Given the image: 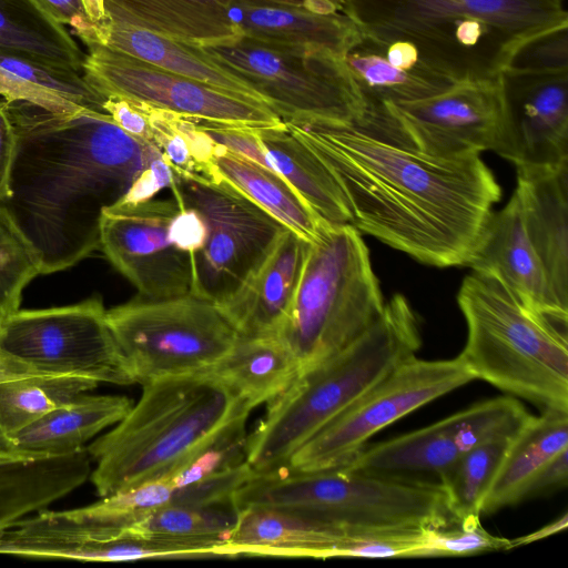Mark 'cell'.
<instances>
[{
  "label": "cell",
  "mask_w": 568,
  "mask_h": 568,
  "mask_svg": "<svg viewBox=\"0 0 568 568\" xmlns=\"http://www.w3.org/2000/svg\"><path fill=\"white\" fill-rule=\"evenodd\" d=\"M283 121L331 171L359 232L428 265H467L501 197L480 154L432 156L363 122Z\"/></svg>",
  "instance_id": "obj_1"
},
{
  "label": "cell",
  "mask_w": 568,
  "mask_h": 568,
  "mask_svg": "<svg viewBox=\"0 0 568 568\" xmlns=\"http://www.w3.org/2000/svg\"><path fill=\"white\" fill-rule=\"evenodd\" d=\"M8 109L16 151L0 205L34 250L41 274L67 270L100 248L102 212L162 154L104 112L60 114L23 102Z\"/></svg>",
  "instance_id": "obj_2"
},
{
  "label": "cell",
  "mask_w": 568,
  "mask_h": 568,
  "mask_svg": "<svg viewBox=\"0 0 568 568\" xmlns=\"http://www.w3.org/2000/svg\"><path fill=\"white\" fill-rule=\"evenodd\" d=\"M362 34L399 40L453 82L501 77L532 38L568 26L564 0H346Z\"/></svg>",
  "instance_id": "obj_3"
},
{
  "label": "cell",
  "mask_w": 568,
  "mask_h": 568,
  "mask_svg": "<svg viewBox=\"0 0 568 568\" xmlns=\"http://www.w3.org/2000/svg\"><path fill=\"white\" fill-rule=\"evenodd\" d=\"M252 409L204 373L148 382L126 415L87 447L95 462L90 479L102 498L170 477Z\"/></svg>",
  "instance_id": "obj_4"
},
{
  "label": "cell",
  "mask_w": 568,
  "mask_h": 568,
  "mask_svg": "<svg viewBox=\"0 0 568 568\" xmlns=\"http://www.w3.org/2000/svg\"><path fill=\"white\" fill-rule=\"evenodd\" d=\"M422 345L420 322L408 300L395 294L374 323L347 347L306 369L267 403L246 437L245 460L255 473L286 465L333 418Z\"/></svg>",
  "instance_id": "obj_5"
},
{
  "label": "cell",
  "mask_w": 568,
  "mask_h": 568,
  "mask_svg": "<svg viewBox=\"0 0 568 568\" xmlns=\"http://www.w3.org/2000/svg\"><path fill=\"white\" fill-rule=\"evenodd\" d=\"M457 303L467 326L458 357L476 379L541 410L568 412V320L527 308L496 278L475 272Z\"/></svg>",
  "instance_id": "obj_6"
},
{
  "label": "cell",
  "mask_w": 568,
  "mask_h": 568,
  "mask_svg": "<svg viewBox=\"0 0 568 568\" xmlns=\"http://www.w3.org/2000/svg\"><path fill=\"white\" fill-rule=\"evenodd\" d=\"M232 504L236 510L263 506L296 511L351 531L437 529L454 521L439 483L343 467L253 471Z\"/></svg>",
  "instance_id": "obj_7"
},
{
  "label": "cell",
  "mask_w": 568,
  "mask_h": 568,
  "mask_svg": "<svg viewBox=\"0 0 568 568\" xmlns=\"http://www.w3.org/2000/svg\"><path fill=\"white\" fill-rule=\"evenodd\" d=\"M384 305L361 232L352 224L324 222L308 243L278 336L294 355L301 374L352 344Z\"/></svg>",
  "instance_id": "obj_8"
},
{
  "label": "cell",
  "mask_w": 568,
  "mask_h": 568,
  "mask_svg": "<svg viewBox=\"0 0 568 568\" xmlns=\"http://www.w3.org/2000/svg\"><path fill=\"white\" fill-rule=\"evenodd\" d=\"M106 321L141 385L204 373L240 336L220 305L192 293L159 300L140 296L106 310Z\"/></svg>",
  "instance_id": "obj_9"
},
{
  "label": "cell",
  "mask_w": 568,
  "mask_h": 568,
  "mask_svg": "<svg viewBox=\"0 0 568 568\" xmlns=\"http://www.w3.org/2000/svg\"><path fill=\"white\" fill-rule=\"evenodd\" d=\"M247 82L282 120L361 121L364 102L343 58L247 37L196 47Z\"/></svg>",
  "instance_id": "obj_10"
},
{
  "label": "cell",
  "mask_w": 568,
  "mask_h": 568,
  "mask_svg": "<svg viewBox=\"0 0 568 568\" xmlns=\"http://www.w3.org/2000/svg\"><path fill=\"white\" fill-rule=\"evenodd\" d=\"M170 189L178 205L196 211L206 226L204 245L192 256L191 293L221 306L286 227L223 179L172 170Z\"/></svg>",
  "instance_id": "obj_11"
},
{
  "label": "cell",
  "mask_w": 568,
  "mask_h": 568,
  "mask_svg": "<svg viewBox=\"0 0 568 568\" xmlns=\"http://www.w3.org/2000/svg\"><path fill=\"white\" fill-rule=\"evenodd\" d=\"M0 352L42 375L97 383L135 381L106 321L102 298L41 310H18L0 327Z\"/></svg>",
  "instance_id": "obj_12"
},
{
  "label": "cell",
  "mask_w": 568,
  "mask_h": 568,
  "mask_svg": "<svg viewBox=\"0 0 568 568\" xmlns=\"http://www.w3.org/2000/svg\"><path fill=\"white\" fill-rule=\"evenodd\" d=\"M475 379L458 356L426 361L415 355L327 423L284 466L296 470L344 466L379 430Z\"/></svg>",
  "instance_id": "obj_13"
},
{
  "label": "cell",
  "mask_w": 568,
  "mask_h": 568,
  "mask_svg": "<svg viewBox=\"0 0 568 568\" xmlns=\"http://www.w3.org/2000/svg\"><path fill=\"white\" fill-rule=\"evenodd\" d=\"M378 126L438 158L496 151L504 121L501 77L459 81L426 99L375 109Z\"/></svg>",
  "instance_id": "obj_14"
},
{
  "label": "cell",
  "mask_w": 568,
  "mask_h": 568,
  "mask_svg": "<svg viewBox=\"0 0 568 568\" xmlns=\"http://www.w3.org/2000/svg\"><path fill=\"white\" fill-rule=\"evenodd\" d=\"M82 74L103 97L118 95L192 119L250 128L274 126L283 122L265 104L101 44L89 48Z\"/></svg>",
  "instance_id": "obj_15"
},
{
  "label": "cell",
  "mask_w": 568,
  "mask_h": 568,
  "mask_svg": "<svg viewBox=\"0 0 568 568\" xmlns=\"http://www.w3.org/2000/svg\"><path fill=\"white\" fill-rule=\"evenodd\" d=\"M530 416L514 397L487 399L429 426L365 446L341 467L388 476L416 471L438 474L471 448L497 437L515 435Z\"/></svg>",
  "instance_id": "obj_16"
},
{
  "label": "cell",
  "mask_w": 568,
  "mask_h": 568,
  "mask_svg": "<svg viewBox=\"0 0 568 568\" xmlns=\"http://www.w3.org/2000/svg\"><path fill=\"white\" fill-rule=\"evenodd\" d=\"M174 199L115 204L102 212L100 250L144 298L190 294L192 256L174 246L170 223L178 212Z\"/></svg>",
  "instance_id": "obj_17"
},
{
  "label": "cell",
  "mask_w": 568,
  "mask_h": 568,
  "mask_svg": "<svg viewBox=\"0 0 568 568\" xmlns=\"http://www.w3.org/2000/svg\"><path fill=\"white\" fill-rule=\"evenodd\" d=\"M504 121L496 153L516 171L568 165V72L501 74Z\"/></svg>",
  "instance_id": "obj_18"
},
{
  "label": "cell",
  "mask_w": 568,
  "mask_h": 568,
  "mask_svg": "<svg viewBox=\"0 0 568 568\" xmlns=\"http://www.w3.org/2000/svg\"><path fill=\"white\" fill-rule=\"evenodd\" d=\"M235 4L317 13L347 12L346 0H105L111 20L193 47L225 44L241 39L227 18L230 8Z\"/></svg>",
  "instance_id": "obj_19"
},
{
  "label": "cell",
  "mask_w": 568,
  "mask_h": 568,
  "mask_svg": "<svg viewBox=\"0 0 568 568\" xmlns=\"http://www.w3.org/2000/svg\"><path fill=\"white\" fill-rule=\"evenodd\" d=\"M466 266L496 278L527 308L568 320L527 235L516 191L501 210L490 213Z\"/></svg>",
  "instance_id": "obj_20"
},
{
  "label": "cell",
  "mask_w": 568,
  "mask_h": 568,
  "mask_svg": "<svg viewBox=\"0 0 568 568\" xmlns=\"http://www.w3.org/2000/svg\"><path fill=\"white\" fill-rule=\"evenodd\" d=\"M286 229L239 291L220 307L240 335H277L290 312L308 247Z\"/></svg>",
  "instance_id": "obj_21"
},
{
  "label": "cell",
  "mask_w": 568,
  "mask_h": 568,
  "mask_svg": "<svg viewBox=\"0 0 568 568\" xmlns=\"http://www.w3.org/2000/svg\"><path fill=\"white\" fill-rule=\"evenodd\" d=\"M353 531L296 511L252 506L237 510L235 525L220 557L282 556L334 558L339 544Z\"/></svg>",
  "instance_id": "obj_22"
},
{
  "label": "cell",
  "mask_w": 568,
  "mask_h": 568,
  "mask_svg": "<svg viewBox=\"0 0 568 568\" xmlns=\"http://www.w3.org/2000/svg\"><path fill=\"white\" fill-rule=\"evenodd\" d=\"M527 235L545 268L552 293L568 310V165L517 170Z\"/></svg>",
  "instance_id": "obj_23"
},
{
  "label": "cell",
  "mask_w": 568,
  "mask_h": 568,
  "mask_svg": "<svg viewBox=\"0 0 568 568\" xmlns=\"http://www.w3.org/2000/svg\"><path fill=\"white\" fill-rule=\"evenodd\" d=\"M227 18L241 37L308 52L341 58L361 38L347 12L317 13L302 9L235 4Z\"/></svg>",
  "instance_id": "obj_24"
},
{
  "label": "cell",
  "mask_w": 568,
  "mask_h": 568,
  "mask_svg": "<svg viewBox=\"0 0 568 568\" xmlns=\"http://www.w3.org/2000/svg\"><path fill=\"white\" fill-rule=\"evenodd\" d=\"M87 447L65 455L0 459V530L82 486L92 471Z\"/></svg>",
  "instance_id": "obj_25"
},
{
  "label": "cell",
  "mask_w": 568,
  "mask_h": 568,
  "mask_svg": "<svg viewBox=\"0 0 568 568\" xmlns=\"http://www.w3.org/2000/svg\"><path fill=\"white\" fill-rule=\"evenodd\" d=\"M132 405L125 396L83 393L7 437V450L29 457L78 452L103 429L118 424Z\"/></svg>",
  "instance_id": "obj_26"
},
{
  "label": "cell",
  "mask_w": 568,
  "mask_h": 568,
  "mask_svg": "<svg viewBox=\"0 0 568 568\" xmlns=\"http://www.w3.org/2000/svg\"><path fill=\"white\" fill-rule=\"evenodd\" d=\"M254 130L267 168L282 175L320 219L331 224H351L347 202L337 181L284 121Z\"/></svg>",
  "instance_id": "obj_27"
},
{
  "label": "cell",
  "mask_w": 568,
  "mask_h": 568,
  "mask_svg": "<svg viewBox=\"0 0 568 568\" xmlns=\"http://www.w3.org/2000/svg\"><path fill=\"white\" fill-rule=\"evenodd\" d=\"M568 448V412L541 410L531 415L511 439L491 486L481 514H493L524 500L536 474L557 454Z\"/></svg>",
  "instance_id": "obj_28"
},
{
  "label": "cell",
  "mask_w": 568,
  "mask_h": 568,
  "mask_svg": "<svg viewBox=\"0 0 568 568\" xmlns=\"http://www.w3.org/2000/svg\"><path fill=\"white\" fill-rule=\"evenodd\" d=\"M0 98L7 103H29L50 112H104V97L82 73L44 64L0 48ZM105 113V112H104Z\"/></svg>",
  "instance_id": "obj_29"
},
{
  "label": "cell",
  "mask_w": 568,
  "mask_h": 568,
  "mask_svg": "<svg viewBox=\"0 0 568 568\" xmlns=\"http://www.w3.org/2000/svg\"><path fill=\"white\" fill-rule=\"evenodd\" d=\"M253 408L280 395L300 374V366L277 335H240L233 348L204 372Z\"/></svg>",
  "instance_id": "obj_30"
},
{
  "label": "cell",
  "mask_w": 568,
  "mask_h": 568,
  "mask_svg": "<svg viewBox=\"0 0 568 568\" xmlns=\"http://www.w3.org/2000/svg\"><path fill=\"white\" fill-rule=\"evenodd\" d=\"M105 47L268 106L247 82L214 62L196 47L115 20H111Z\"/></svg>",
  "instance_id": "obj_31"
},
{
  "label": "cell",
  "mask_w": 568,
  "mask_h": 568,
  "mask_svg": "<svg viewBox=\"0 0 568 568\" xmlns=\"http://www.w3.org/2000/svg\"><path fill=\"white\" fill-rule=\"evenodd\" d=\"M343 61L362 95L364 113L385 104L426 99L456 83L425 67H396L362 32Z\"/></svg>",
  "instance_id": "obj_32"
},
{
  "label": "cell",
  "mask_w": 568,
  "mask_h": 568,
  "mask_svg": "<svg viewBox=\"0 0 568 568\" xmlns=\"http://www.w3.org/2000/svg\"><path fill=\"white\" fill-rule=\"evenodd\" d=\"M220 145V144H219ZM217 179H223L256 205L307 242H312L325 222L320 219L274 170L227 151L222 145L213 159Z\"/></svg>",
  "instance_id": "obj_33"
},
{
  "label": "cell",
  "mask_w": 568,
  "mask_h": 568,
  "mask_svg": "<svg viewBox=\"0 0 568 568\" xmlns=\"http://www.w3.org/2000/svg\"><path fill=\"white\" fill-rule=\"evenodd\" d=\"M0 48L82 73L85 54L37 0H0Z\"/></svg>",
  "instance_id": "obj_34"
},
{
  "label": "cell",
  "mask_w": 568,
  "mask_h": 568,
  "mask_svg": "<svg viewBox=\"0 0 568 568\" xmlns=\"http://www.w3.org/2000/svg\"><path fill=\"white\" fill-rule=\"evenodd\" d=\"M515 435L487 440L437 474L449 514L458 526L480 525L484 499Z\"/></svg>",
  "instance_id": "obj_35"
},
{
  "label": "cell",
  "mask_w": 568,
  "mask_h": 568,
  "mask_svg": "<svg viewBox=\"0 0 568 568\" xmlns=\"http://www.w3.org/2000/svg\"><path fill=\"white\" fill-rule=\"evenodd\" d=\"M78 376L31 375L0 382V434L4 439L55 407L94 389Z\"/></svg>",
  "instance_id": "obj_36"
},
{
  "label": "cell",
  "mask_w": 568,
  "mask_h": 568,
  "mask_svg": "<svg viewBox=\"0 0 568 568\" xmlns=\"http://www.w3.org/2000/svg\"><path fill=\"white\" fill-rule=\"evenodd\" d=\"M148 113L153 146L176 173L217 179L213 159L219 150L193 119L142 103Z\"/></svg>",
  "instance_id": "obj_37"
},
{
  "label": "cell",
  "mask_w": 568,
  "mask_h": 568,
  "mask_svg": "<svg viewBox=\"0 0 568 568\" xmlns=\"http://www.w3.org/2000/svg\"><path fill=\"white\" fill-rule=\"evenodd\" d=\"M236 517L237 510L233 505L197 507L169 504L149 511L123 534L143 538L212 541L221 546L235 525Z\"/></svg>",
  "instance_id": "obj_38"
},
{
  "label": "cell",
  "mask_w": 568,
  "mask_h": 568,
  "mask_svg": "<svg viewBox=\"0 0 568 568\" xmlns=\"http://www.w3.org/2000/svg\"><path fill=\"white\" fill-rule=\"evenodd\" d=\"M175 487L169 477L102 497L101 500L75 509L65 510L85 525L123 532L149 511L169 505Z\"/></svg>",
  "instance_id": "obj_39"
},
{
  "label": "cell",
  "mask_w": 568,
  "mask_h": 568,
  "mask_svg": "<svg viewBox=\"0 0 568 568\" xmlns=\"http://www.w3.org/2000/svg\"><path fill=\"white\" fill-rule=\"evenodd\" d=\"M41 274L40 261L0 205V311L19 310L24 287Z\"/></svg>",
  "instance_id": "obj_40"
},
{
  "label": "cell",
  "mask_w": 568,
  "mask_h": 568,
  "mask_svg": "<svg viewBox=\"0 0 568 568\" xmlns=\"http://www.w3.org/2000/svg\"><path fill=\"white\" fill-rule=\"evenodd\" d=\"M432 529H393L352 532L336 548L334 558L429 557L428 538Z\"/></svg>",
  "instance_id": "obj_41"
},
{
  "label": "cell",
  "mask_w": 568,
  "mask_h": 568,
  "mask_svg": "<svg viewBox=\"0 0 568 568\" xmlns=\"http://www.w3.org/2000/svg\"><path fill=\"white\" fill-rule=\"evenodd\" d=\"M504 72L520 74L567 73L568 26L551 29L529 40L514 55Z\"/></svg>",
  "instance_id": "obj_42"
},
{
  "label": "cell",
  "mask_w": 568,
  "mask_h": 568,
  "mask_svg": "<svg viewBox=\"0 0 568 568\" xmlns=\"http://www.w3.org/2000/svg\"><path fill=\"white\" fill-rule=\"evenodd\" d=\"M429 557L465 556L485 551L510 550V539L494 536L481 525L454 529L438 528L429 532Z\"/></svg>",
  "instance_id": "obj_43"
},
{
  "label": "cell",
  "mask_w": 568,
  "mask_h": 568,
  "mask_svg": "<svg viewBox=\"0 0 568 568\" xmlns=\"http://www.w3.org/2000/svg\"><path fill=\"white\" fill-rule=\"evenodd\" d=\"M102 109L124 132L153 145L151 123L142 103L118 95H105Z\"/></svg>",
  "instance_id": "obj_44"
},
{
  "label": "cell",
  "mask_w": 568,
  "mask_h": 568,
  "mask_svg": "<svg viewBox=\"0 0 568 568\" xmlns=\"http://www.w3.org/2000/svg\"><path fill=\"white\" fill-rule=\"evenodd\" d=\"M37 1L57 22L62 26H70L88 48L101 44L100 33L88 19L81 0Z\"/></svg>",
  "instance_id": "obj_45"
},
{
  "label": "cell",
  "mask_w": 568,
  "mask_h": 568,
  "mask_svg": "<svg viewBox=\"0 0 568 568\" xmlns=\"http://www.w3.org/2000/svg\"><path fill=\"white\" fill-rule=\"evenodd\" d=\"M169 237L176 248L193 256L204 245L205 223L196 211L179 206L170 223Z\"/></svg>",
  "instance_id": "obj_46"
},
{
  "label": "cell",
  "mask_w": 568,
  "mask_h": 568,
  "mask_svg": "<svg viewBox=\"0 0 568 568\" xmlns=\"http://www.w3.org/2000/svg\"><path fill=\"white\" fill-rule=\"evenodd\" d=\"M171 181L172 169L161 155L133 182L116 204L133 205L152 200L161 190L170 187Z\"/></svg>",
  "instance_id": "obj_47"
},
{
  "label": "cell",
  "mask_w": 568,
  "mask_h": 568,
  "mask_svg": "<svg viewBox=\"0 0 568 568\" xmlns=\"http://www.w3.org/2000/svg\"><path fill=\"white\" fill-rule=\"evenodd\" d=\"M568 484V448L552 457L532 478L524 499L566 487Z\"/></svg>",
  "instance_id": "obj_48"
},
{
  "label": "cell",
  "mask_w": 568,
  "mask_h": 568,
  "mask_svg": "<svg viewBox=\"0 0 568 568\" xmlns=\"http://www.w3.org/2000/svg\"><path fill=\"white\" fill-rule=\"evenodd\" d=\"M16 151V131L8 103L0 98V202L9 194V178Z\"/></svg>",
  "instance_id": "obj_49"
},
{
  "label": "cell",
  "mask_w": 568,
  "mask_h": 568,
  "mask_svg": "<svg viewBox=\"0 0 568 568\" xmlns=\"http://www.w3.org/2000/svg\"><path fill=\"white\" fill-rule=\"evenodd\" d=\"M88 19L100 33L101 45H105L111 27V18L105 8V0H81Z\"/></svg>",
  "instance_id": "obj_50"
},
{
  "label": "cell",
  "mask_w": 568,
  "mask_h": 568,
  "mask_svg": "<svg viewBox=\"0 0 568 568\" xmlns=\"http://www.w3.org/2000/svg\"><path fill=\"white\" fill-rule=\"evenodd\" d=\"M568 526V514L565 513L562 516L547 524L546 526L535 530L531 534L521 536L515 539H510V548H515L529 542L538 541L545 537L565 530Z\"/></svg>",
  "instance_id": "obj_51"
},
{
  "label": "cell",
  "mask_w": 568,
  "mask_h": 568,
  "mask_svg": "<svg viewBox=\"0 0 568 568\" xmlns=\"http://www.w3.org/2000/svg\"><path fill=\"white\" fill-rule=\"evenodd\" d=\"M42 375L23 363L16 361L0 352V382L17 377Z\"/></svg>",
  "instance_id": "obj_52"
},
{
  "label": "cell",
  "mask_w": 568,
  "mask_h": 568,
  "mask_svg": "<svg viewBox=\"0 0 568 568\" xmlns=\"http://www.w3.org/2000/svg\"><path fill=\"white\" fill-rule=\"evenodd\" d=\"M2 452L10 453L7 450L4 437L0 434V453H2Z\"/></svg>",
  "instance_id": "obj_53"
},
{
  "label": "cell",
  "mask_w": 568,
  "mask_h": 568,
  "mask_svg": "<svg viewBox=\"0 0 568 568\" xmlns=\"http://www.w3.org/2000/svg\"><path fill=\"white\" fill-rule=\"evenodd\" d=\"M9 316H7L6 314H3L1 311H0V327L2 326L3 322L8 318Z\"/></svg>",
  "instance_id": "obj_54"
},
{
  "label": "cell",
  "mask_w": 568,
  "mask_h": 568,
  "mask_svg": "<svg viewBox=\"0 0 568 568\" xmlns=\"http://www.w3.org/2000/svg\"><path fill=\"white\" fill-rule=\"evenodd\" d=\"M14 455H17V454L2 452V453H0V459L7 458V457H10V456H14Z\"/></svg>",
  "instance_id": "obj_55"
}]
</instances>
